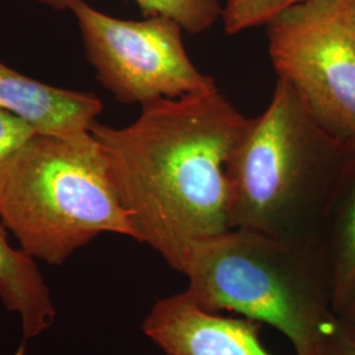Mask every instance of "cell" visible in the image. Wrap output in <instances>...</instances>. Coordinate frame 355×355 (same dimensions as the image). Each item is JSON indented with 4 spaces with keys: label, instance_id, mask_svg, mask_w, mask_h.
I'll return each instance as SVG.
<instances>
[{
    "label": "cell",
    "instance_id": "4",
    "mask_svg": "<svg viewBox=\"0 0 355 355\" xmlns=\"http://www.w3.org/2000/svg\"><path fill=\"white\" fill-rule=\"evenodd\" d=\"M0 221L35 261L61 266L102 233L136 239L101 144L37 133L0 165Z\"/></svg>",
    "mask_w": 355,
    "mask_h": 355
},
{
    "label": "cell",
    "instance_id": "16",
    "mask_svg": "<svg viewBox=\"0 0 355 355\" xmlns=\"http://www.w3.org/2000/svg\"><path fill=\"white\" fill-rule=\"evenodd\" d=\"M41 4L49 6L51 8L60 10V11H64V10H70L80 1H86V0H35Z\"/></svg>",
    "mask_w": 355,
    "mask_h": 355
},
{
    "label": "cell",
    "instance_id": "6",
    "mask_svg": "<svg viewBox=\"0 0 355 355\" xmlns=\"http://www.w3.org/2000/svg\"><path fill=\"white\" fill-rule=\"evenodd\" d=\"M76 15L96 79L117 102L141 104L217 91L215 79L192 64L183 28L165 16L121 20L80 1Z\"/></svg>",
    "mask_w": 355,
    "mask_h": 355
},
{
    "label": "cell",
    "instance_id": "13",
    "mask_svg": "<svg viewBox=\"0 0 355 355\" xmlns=\"http://www.w3.org/2000/svg\"><path fill=\"white\" fill-rule=\"evenodd\" d=\"M37 133L20 116L0 110V165Z\"/></svg>",
    "mask_w": 355,
    "mask_h": 355
},
{
    "label": "cell",
    "instance_id": "14",
    "mask_svg": "<svg viewBox=\"0 0 355 355\" xmlns=\"http://www.w3.org/2000/svg\"><path fill=\"white\" fill-rule=\"evenodd\" d=\"M321 355H355V328L338 318L325 340Z\"/></svg>",
    "mask_w": 355,
    "mask_h": 355
},
{
    "label": "cell",
    "instance_id": "9",
    "mask_svg": "<svg viewBox=\"0 0 355 355\" xmlns=\"http://www.w3.org/2000/svg\"><path fill=\"white\" fill-rule=\"evenodd\" d=\"M0 302L20 318L24 341L49 329L57 308L51 291L33 258L8 241V230L0 221Z\"/></svg>",
    "mask_w": 355,
    "mask_h": 355
},
{
    "label": "cell",
    "instance_id": "17",
    "mask_svg": "<svg viewBox=\"0 0 355 355\" xmlns=\"http://www.w3.org/2000/svg\"><path fill=\"white\" fill-rule=\"evenodd\" d=\"M15 355H24V345H21V346L19 347V350L16 352V354Z\"/></svg>",
    "mask_w": 355,
    "mask_h": 355
},
{
    "label": "cell",
    "instance_id": "2",
    "mask_svg": "<svg viewBox=\"0 0 355 355\" xmlns=\"http://www.w3.org/2000/svg\"><path fill=\"white\" fill-rule=\"evenodd\" d=\"M355 146L321 127L291 86L278 79L266 111L232 153L229 227L290 240H321Z\"/></svg>",
    "mask_w": 355,
    "mask_h": 355
},
{
    "label": "cell",
    "instance_id": "15",
    "mask_svg": "<svg viewBox=\"0 0 355 355\" xmlns=\"http://www.w3.org/2000/svg\"><path fill=\"white\" fill-rule=\"evenodd\" d=\"M338 318L343 320L345 324L355 328V295L352 297V300L343 306V311L338 313Z\"/></svg>",
    "mask_w": 355,
    "mask_h": 355
},
{
    "label": "cell",
    "instance_id": "8",
    "mask_svg": "<svg viewBox=\"0 0 355 355\" xmlns=\"http://www.w3.org/2000/svg\"><path fill=\"white\" fill-rule=\"evenodd\" d=\"M0 110L20 116L38 133L73 136L91 130L103 103L92 92L49 86L0 61Z\"/></svg>",
    "mask_w": 355,
    "mask_h": 355
},
{
    "label": "cell",
    "instance_id": "11",
    "mask_svg": "<svg viewBox=\"0 0 355 355\" xmlns=\"http://www.w3.org/2000/svg\"><path fill=\"white\" fill-rule=\"evenodd\" d=\"M145 17L165 16L177 21L183 31L198 35L208 31L221 19L218 0H135Z\"/></svg>",
    "mask_w": 355,
    "mask_h": 355
},
{
    "label": "cell",
    "instance_id": "5",
    "mask_svg": "<svg viewBox=\"0 0 355 355\" xmlns=\"http://www.w3.org/2000/svg\"><path fill=\"white\" fill-rule=\"evenodd\" d=\"M265 26L278 79L330 136L355 146V0H306Z\"/></svg>",
    "mask_w": 355,
    "mask_h": 355
},
{
    "label": "cell",
    "instance_id": "7",
    "mask_svg": "<svg viewBox=\"0 0 355 355\" xmlns=\"http://www.w3.org/2000/svg\"><path fill=\"white\" fill-rule=\"evenodd\" d=\"M261 325L205 311L183 291L155 302L142 331L165 355H272L261 343Z\"/></svg>",
    "mask_w": 355,
    "mask_h": 355
},
{
    "label": "cell",
    "instance_id": "3",
    "mask_svg": "<svg viewBox=\"0 0 355 355\" xmlns=\"http://www.w3.org/2000/svg\"><path fill=\"white\" fill-rule=\"evenodd\" d=\"M180 274L196 304L279 330L296 355H321L338 321L331 268L320 239L228 229L192 242Z\"/></svg>",
    "mask_w": 355,
    "mask_h": 355
},
{
    "label": "cell",
    "instance_id": "12",
    "mask_svg": "<svg viewBox=\"0 0 355 355\" xmlns=\"http://www.w3.org/2000/svg\"><path fill=\"white\" fill-rule=\"evenodd\" d=\"M306 0H224L221 20L228 35L265 26L275 15Z\"/></svg>",
    "mask_w": 355,
    "mask_h": 355
},
{
    "label": "cell",
    "instance_id": "1",
    "mask_svg": "<svg viewBox=\"0 0 355 355\" xmlns=\"http://www.w3.org/2000/svg\"><path fill=\"white\" fill-rule=\"evenodd\" d=\"M141 107L130 125L96 121L91 133L135 240L182 272L192 242L230 229L227 166L252 119L218 89Z\"/></svg>",
    "mask_w": 355,
    "mask_h": 355
},
{
    "label": "cell",
    "instance_id": "10",
    "mask_svg": "<svg viewBox=\"0 0 355 355\" xmlns=\"http://www.w3.org/2000/svg\"><path fill=\"white\" fill-rule=\"evenodd\" d=\"M321 241L329 259L338 315L355 295V157L330 207Z\"/></svg>",
    "mask_w": 355,
    "mask_h": 355
}]
</instances>
